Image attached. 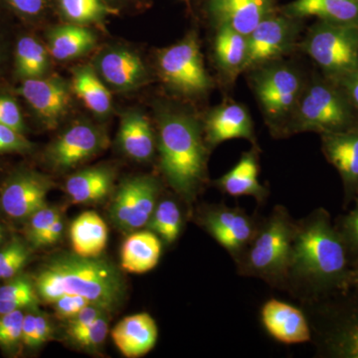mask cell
<instances>
[{"label": "cell", "instance_id": "cell-1", "mask_svg": "<svg viewBox=\"0 0 358 358\" xmlns=\"http://www.w3.org/2000/svg\"><path fill=\"white\" fill-rule=\"evenodd\" d=\"M352 263L329 212L317 208L296 222L286 291L305 301L345 289Z\"/></svg>", "mask_w": 358, "mask_h": 358}, {"label": "cell", "instance_id": "cell-2", "mask_svg": "<svg viewBox=\"0 0 358 358\" xmlns=\"http://www.w3.org/2000/svg\"><path fill=\"white\" fill-rule=\"evenodd\" d=\"M35 289L45 303H53L64 294L83 296L93 305L112 312L119 307L124 284L119 271L107 260L75 254L52 259L40 271Z\"/></svg>", "mask_w": 358, "mask_h": 358}, {"label": "cell", "instance_id": "cell-3", "mask_svg": "<svg viewBox=\"0 0 358 358\" xmlns=\"http://www.w3.org/2000/svg\"><path fill=\"white\" fill-rule=\"evenodd\" d=\"M160 169L174 192L192 203L206 180V141L194 117L166 113L159 120Z\"/></svg>", "mask_w": 358, "mask_h": 358}, {"label": "cell", "instance_id": "cell-4", "mask_svg": "<svg viewBox=\"0 0 358 358\" xmlns=\"http://www.w3.org/2000/svg\"><path fill=\"white\" fill-rule=\"evenodd\" d=\"M296 222L282 205L261 219L255 237L236 263L239 275L287 289Z\"/></svg>", "mask_w": 358, "mask_h": 358}, {"label": "cell", "instance_id": "cell-5", "mask_svg": "<svg viewBox=\"0 0 358 358\" xmlns=\"http://www.w3.org/2000/svg\"><path fill=\"white\" fill-rule=\"evenodd\" d=\"M305 305L312 307L308 317L320 355L358 358V292L345 289Z\"/></svg>", "mask_w": 358, "mask_h": 358}, {"label": "cell", "instance_id": "cell-6", "mask_svg": "<svg viewBox=\"0 0 358 358\" xmlns=\"http://www.w3.org/2000/svg\"><path fill=\"white\" fill-rule=\"evenodd\" d=\"M291 117L292 133H338L353 124L348 96L324 83H313L303 90Z\"/></svg>", "mask_w": 358, "mask_h": 358}, {"label": "cell", "instance_id": "cell-7", "mask_svg": "<svg viewBox=\"0 0 358 358\" xmlns=\"http://www.w3.org/2000/svg\"><path fill=\"white\" fill-rule=\"evenodd\" d=\"M303 50L327 75L339 80L358 69V23L322 21L308 33Z\"/></svg>", "mask_w": 358, "mask_h": 358}, {"label": "cell", "instance_id": "cell-8", "mask_svg": "<svg viewBox=\"0 0 358 358\" xmlns=\"http://www.w3.org/2000/svg\"><path fill=\"white\" fill-rule=\"evenodd\" d=\"M157 67L162 80L179 93L199 96L211 88L212 82L194 35L160 51Z\"/></svg>", "mask_w": 358, "mask_h": 358}, {"label": "cell", "instance_id": "cell-9", "mask_svg": "<svg viewBox=\"0 0 358 358\" xmlns=\"http://www.w3.org/2000/svg\"><path fill=\"white\" fill-rule=\"evenodd\" d=\"M199 221L204 230L237 263L255 237L261 218L256 214L249 215L240 207L220 203L207 206Z\"/></svg>", "mask_w": 358, "mask_h": 358}, {"label": "cell", "instance_id": "cell-10", "mask_svg": "<svg viewBox=\"0 0 358 358\" xmlns=\"http://www.w3.org/2000/svg\"><path fill=\"white\" fill-rule=\"evenodd\" d=\"M253 84L261 107L273 124L293 115L303 93L300 76L288 66L261 68L253 78Z\"/></svg>", "mask_w": 358, "mask_h": 358}, {"label": "cell", "instance_id": "cell-11", "mask_svg": "<svg viewBox=\"0 0 358 358\" xmlns=\"http://www.w3.org/2000/svg\"><path fill=\"white\" fill-rule=\"evenodd\" d=\"M159 185L150 176L124 181L115 193L110 218L120 229L131 232L148 225L159 202Z\"/></svg>", "mask_w": 358, "mask_h": 358}, {"label": "cell", "instance_id": "cell-12", "mask_svg": "<svg viewBox=\"0 0 358 358\" xmlns=\"http://www.w3.org/2000/svg\"><path fill=\"white\" fill-rule=\"evenodd\" d=\"M294 24L289 18L270 15L259 23L248 36V50L243 72L267 64L291 48Z\"/></svg>", "mask_w": 358, "mask_h": 358}, {"label": "cell", "instance_id": "cell-13", "mask_svg": "<svg viewBox=\"0 0 358 358\" xmlns=\"http://www.w3.org/2000/svg\"><path fill=\"white\" fill-rule=\"evenodd\" d=\"M260 319L268 336L282 345H293L313 341L310 320L301 308L270 299L262 306Z\"/></svg>", "mask_w": 358, "mask_h": 358}, {"label": "cell", "instance_id": "cell-14", "mask_svg": "<svg viewBox=\"0 0 358 358\" xmlns=\"http://www.w3.org/2000/svg\"><path fill=\"white\" fill-rule=\"evenodd\" d=\"M103 145V136L98 129L90 124H76L52 143L47 157L56 169H70L98 154Z\"/></svg>", "mask_w": 358, "mask_h": 358}, {"label": "cell", "instance_id": "cell-15", "mask_svg": "<svg viewBox=\"0 0 358 358\" xmlns=\"http://www.w3.org/2000/svg\"><path fill=\"white\" fill-rule=\"evenodd\" d=\"M20 92L47 126L55 127L69 109V87L58 78L26 79Z\"/></svg>", "mask_w": 358, "mask_h": 358}, {"label": "cell", "instance_id": "cell-16", "mask_svg": "<svg viewBox=\"0 0 358 358\" xmlns=\"http://www.w3.org/2000/svg\"><path fill=\"white\" fill-rule=\"evenodd\" d=\"M51 182L40 174L27 173L7 183L0 197L2 210L16 219L29 218L46 206Z\"/></svg>", "mask_w": 358, "mask_h": 358}, {"label": "cell", "instance_id": "cell-17", "mask_svg": "<svg viewBox=\"0 0 358 358\" xmlns=\"http://www.w3.org/2000/svg\"><path fill=\"white\" fill-rule=\"evenodd\" d=\"M322 152L343 179L345 206L358 189V129L322 134Z\"/></svg>", "mask_w": 358, "mask_h": 358}, {"label": "cell", "instance_id": "cell-18", "mask_svg": "<svg viewBox=\"0 0 358 358\" xmlns=\"http://www.w3.org/2000/svg\"><path fill=\"white\" fill-rule=\"evenodd\" d=\"M205 141L210 148L224 141L244 138L255 145L253 122L248 110L237 103L219 106L207 115L204 126Z\"/></svg>", "mask_w": 358, "mask_h": 358}, {"label": "cell", "instance_id": "cell-19", "mask_svg": "<svg viewBox=\"0 0 358 358\" xmlns=\"http://www.w3.org/2000/svg\"><path fill=\"white\" fill-rule=\"evenodd\" d=\"M208 8L218 26H227L245 36L272 15L274 0H209Z\"/></svg>", "mask_w": 358, "mask_h": 358}, {"label": "cell", "instance_id": "cell-20", "mask_svg": "<svg viewBox=\"0 0 358 358\" xmlns=\"http://www.w3.org/2000/svg\"><path fill=\"white\" fill-rule=\"evenodd\" d=\"M112 338L124 357H143L155 348L159 327L152 315L136 313L124 317L113 329Z\"/></svg>", "mask_w": 358, "mask_h": 358}, {"label": "cell", "instance_id": "cell-21", "mask_svg": "<svg viewBox=\"0 0 358 358\" xmlns=\"http://www.w3.org/2000/svg\"><path fill=\"white\" fill-rule=\"evenodd\" d=\"M98 71L107 84L119 91L136 89L148 77L140 56L127 49L105 52L99 58Z\"/></svg>", "mask_w": 358, "mask_h": 358}, {"label": "cell", "instance_id": "cell-22", "mask_svg": "<svg viewBox=\"0 0 358 358\" xmlns=\"http://www.w3.org/2000/svg\"><path fill=\"white\" fill-rule=\"evenodd\" d=\"M258 176V152L254 148L244 152L236 166L216 179L214 185L224 194L231 197L251 196L259 204H264L268 199V190L259 182Z\"/></svg>", "mask_w": 358, "mask_h": 358}, {"label": "cell", "instance_id": "cell-23", "mask_svg": "<svg viewBox=\"0 0 358 358\" xmlns=\"http://www.w3.org/2000/svg\"><path fill=\"white\" fill-rule=\"evenodd\" d=\"M162 240L152 231H138L129 235L121 252L124 270L134 274H143L157 267L162 257Z\"/></svg>", "mask_w": 358, "mask_h": 358}, {"label": "cell", "instance_id": "cell-24", "mask_svg": "<svg viewBox=\"0 0 358 358\" xmlns=\"http://www.w3.org/2000/svg\"><path fill=\"white\" fill-rule=\"evenodd\" d=\"M119 141L124 154L138 162L152 159L155 154V138L150 121L145 115L129 112L122 117Z\"/></svg>", "mask_w": 358, "mask_h": 358}, {"label": "cell", "instance_id": "cell-25", "mask_svg": "<svg viewBox=\"0 0 358 358\" xmlns=\"http://www.w3.org/2000/svg\"><path fill=\"white\" fill-rule=\"evenodd\" d=\"M289 17L315 16L333 23H358V0H294L285 9Z\"/></svg>", "mask_w": 358, "mask_h": 358}, {"label": "cell", "instance_id": "cell-26", "mask_svg": "<svg viewBox=\"0 0 358 358\" xmlns=\"http://www.w3.org/2000/svg\"><path fill=\"white\" fill-rule=\"evenodd\" d=\"M70 238L77 255L87 258L99 257L107 245V225L96 212H84L73 221Z\"/></svg>", "mask_w": 358, "mask_h": 358}, {"label": "cell", "instance_id": "cell-27", "mask_svg": "<svg viewBox=\"0 0 358 358\" xmlns=\"http://www.w3.org/2000/svg\"><path fill=\"white\" fill-rule=\"evenodd\" d=\"M112 171L105 167H92L73 174L66 182V192L75 203H90L107 197L112 189Z\"/></svg>", "mask_w": 358, "mask_h": 358}, {"label": "cell", "instance_id": "cell-28", "mask_svg": "<svg viewBox=\"0 0 358 358\" xmlns=\"http://www.w3.org/2000/svg\"><path fill=\"white\" fill-rule=\"evenodd\" d=\"M247 50V36L227 26H218L214 40V53L216 62L224 74L235 78L243 73Z\"/></svg>", "mask_w": 358, "mask_h": 358}, {"label": "cell", "instance_id": "cell-29", "mask_svg": "<svg viewBox=\"0 0 358 358\" xmlns=\"http://www.w3.org/2000/svg\"><path fill=\"white\" fill-rule=\"evenodd\" d=\"M96 42V35L88 28L79 24L63 25L49 35V52L56 60H72L91 50Z\"/></svg>", "mask_w": 358, "mask_h": 358}, {"label": "cell", "instance_id": "cell-30", "mask_svg": "<svg viewBox=\"0 0 358 358\" xmlns=\"http://www.w3.org/2000/svg\"><path fill=\"white\" fill-rule=\"evenodd\" d=\"M72 88L78 98L96 115H107L112 109L109 90L89 66L74 71Z\"/></svg>", "mask_w": 358, "mask_h": 358}, {"label": "cell", "instance_id": "cell-31", "mask_svg": "<svg viewBox=\"0 0 358 358\" xmlns=\"http://www.w3.org/2000/svg\"><path fill=\"white\" fill-rule=\"evenodd\" d=\"M183 226L182 212L173 199L157 202L154 213L148 221V230L154 232L167 245L176 243Z\"/></svg>", "mask_w": 358, "mask_h": 358}, {"label": "cell", "instance_id": "cell-32", "mask_svg": "<svg viewBox=\"0 0 358 358\" xmlns=\"http://www.w3.org/2000/svg\"><path fill=\"white\" fill-rule=\"evenodd\" d=\"M49 56L43 45L32 37H22L16 47V70L24 79L41 78L48 69Z\"/></svg>", "mask_w": 358, "mask_h": 358}, {"label": "cell", "instance_id": "cell-33", "mask_svg": "<svg viewBox=\"0 0 358 358\" xmlns=\"http://www.w3.org/2000/svg\"><path fill=\"white\" fill-rule=\"evenodd\" d=\"M59 2L63 14L76 24L98 22L117 13V9L108 6L103 0H59Z\"/></svg>", "mask_w": 358, "mask_h": 358}, {"label": "cell", "instance_id": "cell-34", "mask_svg": "<svg viewBox=\"0 0 358 358\" xmlns=\"http://www.w3.org/2000/svg\"><path fill=\"white\" fill-rule=\"evenodd\" d=\"M352 201L355 202L352 210L334 224L345 242L352 266L358 262V189Z\"/></svg>", "mask_w": 358, "mask_h": 358}, {"label": "cell", "instance_id": "cell-35", "mask_svg": "<svg viewBox=\"0 0 358 358\" xmlns=\"http://www.w3.org/2000/svg\"><path fill=\"white\" fill-rule=\"evenodd\" d=\"M29 258L27 247L14 240L0 251V280L10 279L24 267Z\"/></svg>", "mask_w": 358, "mask_h": 358}, {"label": "cell", "instance_id": "cell-36", "mask_svg": "<svg viewBox=\"0 0 358 358\" xmlns=\"http://www.w3.org/2000/svg\"><path fill=\"white\" fill-rule=\"evenodd\" d=\"M23 319L22 310L0 315V346L11 350L21 343Z\"/></svg>", "mask_w": 358, "mask_h": 358}, {"label": "cell", "instance_id": "cell-37", "mask_svg": "<svg viewBox=\"0 0 358 358\" xmlns=\"http://www.w3.org/2000/svg\"><path fill=\"white\" fill-rule=\"evenodd\" d=\"M108 333H109L108 320L105 315H102L79 333L70 336V338L82 348H95L102 345L106 341Z\"/></svg>", "mask_w": 358, "mask_h": 358}, {"label": "cell", "instance_id": "cell-38", "mask_svg": "<svg viewBox=\"0 0 358 358\" xmlns=\"http://www.w3.org/2000/svg\"><path fill=\"white\" fill-rule=\"evenodd\" d=\"M59 214L60 213L57 209L46 205L43 208L39 209L38 211L30 216L27 227V237L29 238L30 242L34 246Z\"/></svg>", "mask_w": 358, "mask_h": 358}, {"label": "cell", "instance_id": "cell-39", "mask_svg": "<svg viewBox=\"0 0 358 358\" xmlns=\"http://www.w3.org/2000/svg\"><path fill=\"white\" fill-rule=\"evenodd\" d=\"M13 299H31L39 301L35 285L26 278H17L13 282H7L0 287V300H13Z\"/></svg>", "mask_w": 358, "mask_h": 358}, {"label": "cell", "instance_id": "cell-40", "mask_svg": "<svg viewBox=\"0 0 358 358\" xmlns=\"http://www.w3.org/2000/svg\"><path fill=\"white\" fill-rule=\"evenodd\" d=\"M0 124L18 133H22L24 129L20 108L9 96H0Z\"/></svg>", "mask_w": 358, "mask_h": 358}, {"label": "cell", "instance_id": "cell-41", "mask_svg": "<svg viewBox=\"0 0 358 358\" xmlns=\"http://www.w3.org/2000/svg\"><path fill=\"white\" fill-rule=\"evenodd\" d=\"M53 303L54 310H55L56 315L59 319L70 320L85 307L91 305L92 303L83 296L64 294L58 298Z\"/></svg>", "mask_w": 358, "mask_h": 358}, {"label": "cell", "instance_id": "cell-42", "mask_svg": "<svg viewBox=\"0 0 358 358\" xmlns=\"http://www.w3.org/2000/svg\"><path fill=\"white\" fill-rule=\"evenodd\" d=\"M106 312L103 308L98 307L96 305H89L85 307L83 310H80L72 319L68 320L67 333L70 336L79 333L85 327L93 324L96 320L102 317Z\"/></svg>", "mask_w": 358, "mask_h": 358}, {"label": "cell", "instance_id": "cell-43", "mask_svg": "<svg viewBox=\"0 0 358 358\" xmlns=\"http://www.w3.org/2000/svg\"><path fill=\"white\" fill-rule=\"evenodd\" d=\"M30 148L31 143L21 133L0 124V152H26Z\"/></svg>", "mask_w": 358, "mask_h": 358}, {"label": "cell", "instance_id": "cell-44", "mask_svg": "<svg viewBox=\"0 0 358 358\" xmlns=\"http://www.w3.org/2000/svg\"><path fill=\"white\" fill-rule=\"evenodd\" d=\"M63 228H64V225H63L62 218L59 214L55 220L45 231L43 235L39 238L35 247L50 246V245L55 244L62 236Z\"/></svg>", "mask_w": 358, "mask_h": 358}, {"label": "cell", "instance_id": "cell-45", "mask_svg": "<svg viewBox=\"0 0 358 358\" xmlns=\"http://www.w3.org/2000/svg\"><path fill=\"white\" fill-rule=\"evenodd\" d=\"M21 343H24L28 348H37L36 322H35V315H33V313L24 315L22 324V334H21Z\"/></svg>", "mask_w": 358, "mask_h": 358}, {"label": "cell", "instance_id": "cell-46", "mask_svg": "<svg viewBox=\"0 0 358 358\" xmlns=\"http://www.w3.org/2000/svg\"><path fill=\"white\" fill-rule=\"evenodd\" d=\"M350 102L358 109V69L338 80Z\"/></svg>", "mask_w": 358, "mask_h": 358}, {"label": "cell", "instance_id": "cell-47", "mask_svg": "<svg viewBox=\"0 0 358 358\" xmlns=\"http://www.w3.org/2000/svg\"><path fill=\"white\" fill-rule=\"evenodd\" d=\"M14 9L26 15H36L43 9L45 0H8Z\"/></svg>", "mask_w": 358, "mask_h": 358}, {"label": "cell", "instance_id": "cell-48", "mask_svg": "<svg viewBox=\"0 0 358 358\" xmlns=\"http://www.w3.org/2000/svg\"><path fill=\"white\" fill-rule=\"evenodd\" d=\"M38 303V301L31 299H13V300H0V315L22 310L23 308H32Z\"/></svg>", "mask_w": 358, "mask_h": 358}, {"label": "cell", "instance_id": "cell-49", "mask_svg": "<svg viewBox=\"0 0 358 358\" xmlns=\"http://www.w3.org/2000/svg\"><path fill=\"white\" fill-rule=\"evenodd\" d=\"M35 322H36V345L38 348L50 338L52 327L49 320L39 313L35 315Z\"/></svg>", "mask_w": 358, "mask_h": 358}, {"label": "cell", "instance_id": "cell-50", "mask_svg": "<svg viewBox=\"0 0 358 358\" xmlns=\"http://www.w3.org/2000/svg\"><path fill=\"white\" fill-rule=\"evenodd\" d=\"M346 289H352L358 292V262L353 264L352 268H350Z\"/></svg>", "mask_w": 358, "mask_h": 358}, {"label": "cell", "instance_id": "cell-51", "mask_svg": "<svg viewBox=\"0 0 358 358\" xmlns=\"http://www.w3.org/2000/svg\"><path fill=\"white\" fill-rule=\"evenodd\" d=\"M1 240H2V231H1V228H0V242H1Z\"/></svg>", "mask_w": 358, "mask_h": 358}]
</instances>
